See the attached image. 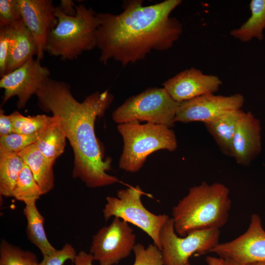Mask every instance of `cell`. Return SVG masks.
<instances>
[{"mask_svg": "<svg viewBox=\"0 0 265 265\" xmlns=\"http://www.w3.org/2000/svg\"><path fill=\"white\" fill-rule=\"evenodd\" d=\"M94 260V257L91 253L80 251L77 254L73 263L74 265H93Z\"/></svg>", "mask_w": 265, "mask_h": 265, "instance_id": "32", "label": "cell"}, {"mask_svg": "<svg viewBox=\"0 0 265 265\" xmlns=\"http://www.w3.org/2000/svg\"><path fill=\"white\" fill-rule=\"evenodd\" d=\"M10 46V26L0 27V76L5 75Z\"/></svg>", "mask_w": 265, "mask_h": 265, "instance_id": "30", "label": "cell"}, {"mask_svg": "<svg viewBox=\"0 0 265 265\" xmlns=\"http://www.w3.org/2000/svg\"><path fill=\"white\" fill-rule=\"evenodd\" d=\"M143 194L141 188L137 186L118 190L117 197L107 196L103 211L104 218L107 221L114 216L136 226L145 232L161 250L159 233L169 217L164 214L157 215L148 211L141 201Z\"/></svg>", "mask_w": 265, "mask_h": 265, "instance_id": "7", "label": "cell"}, {"mask_svg": "<svg viewBox=\"0 0 265 265\" xmlns=\"http://www.w3.org/2000/svg\"><path fill=\"white\" fill-rule=\"evenodd\" d=\"M221 80L217 76L204 74L194 67L186 69L164 81L163 87L176 102L181 103L218 91Z\"/></svg>", "mask_w": 265, "mask_h": 265, "instance_id": "14", "label": "cell"}, {"mask_svg": "<svg viewBox=\"0 0 265 265\" xmlns=\"http://www.w3.org/2000/svg\"><path fill=\"white\" fill-rule=\"evenodd\" d=\"M18 10L26 27L32 34L37 50V59L41 61L46 52L48 35L58 20L52 0H15Z\"/></svg>", "mask_w": 265, "mask_h": 265, "instance_id": "13", "label": "cell"}, {"mask_svg": "<svg viewBox=\"0 0 265 265\" xmlns=\"http://www.w3.org/2000/svg\"><path fill=\"white\" fill-rule=\"evenodd\" d=\"M180 104L163 87L149 88L125 100L113 111L112 118L118 124L146 121L171 128Z\"/></svg>", "mask_w": 265, "mask_h": 265, "instance_id": "6", "label": "cell"}, {"mask_svg": "<svg viewBox=\"0 0 265 265\" xmlns=\"http://www.w3.org/2000/svg\"><path fill=\"white\" fill-rule=\"evenodd\" d=\"M117 130L123 141L119 161L120 169L135 173L143 166L147 157L159 150L174 151L177 139L174 131L163 125L133 121L118 124Z\"/></svg>", "mask_w": 265, "mask_h": 265, "instance_id": "5", "label": "cell"}, {"mask_svg": "<svg viewBox=\"0 0 265 265\" xmlns=\"http://www.w3.org/2000/svg\"><path fill=\"white\" fill-rule=\"evenodd\" d=\"M241 109L230 111L219 118L205 124L220 151L233 157L232 143L238 123L244 113Z\"/></svg>", "mask_w": 265, "mask_h": 265, "instance_id": "18", "label": "cell"}, {"mask_svg": "<svg viewBox=\"0 0 265 265\" xmlns=\"http://www.w3.org/2000/svg\"><path fill=\"white\" fill-rule=\"evenodd\" d=\"M39 132L32 134L14 132L0 136V150L18 153L28 146L34 144Z\"/></svg>", "mask_w": 265, "mask_h": 265, "instance_id": "26", "label": "cell"}, {"mask_svg": "<svg viewBox=\"0 0 265 265\" xmlns=\"http://www.w3.org/2000/svg\"><path fill=\"white\" fill-rule=\"evenodd\" d=\"M224 265H241L232 260L228 259H224Z\"/></svg>", "mask_w": 265, "mask_h": 265, "instance_id": "35", "label": "cell"}, {"mask_svg": "<svg viewBox=\"0 0 265 265\" xmlns=\"http://www.w3.org/2000/svg\"><path fill=\"white\" fill-rule=\"evenodd\" d=\"M58 6L61 10L67 15L74 16L76 14V5L72 0H61Z\"/></svg>", "mask_w": 265, "mask_h": 265, "instance_id": "33", "label": "cell"}, {"mask_svg": "<svg viewBox=\"0 0 265 265\" xmlns=\"http://www.w3.org/2000/svg\"><path fill=\"white\" fill-rule=\"evenodd\" d=\"M206 261L208 265H224V260L220 257L208 256L206 257Z\"/></svg>", "mask_w": 265, "mask_h": 265, "instance_id": "34", "label": "cell"}, {"mask_svg": "<svg viewBox=\"0 0 265 265\" xmlns=\"http://www.w3.org/2000/svg\"><path fill=\"white\" fill-rule=\"evenodd\" d=\"M50 76V70L42 66L40 60L30 58L22 66L0 77V87L4 91L2 104L16 96L18 107L23 108Z\"/></svg>", "mask_w": 265, "mask_h": 265, "instance_id": "12", "label": "cell"}, {"mask_svg": "<svg viewBox=\"0 0 265 265\" xmlns=\"http://www.w3.org/2000/svg\"><path fill=\"white\" fill-rule=\"evenodd\" d=\"M251 16L238 28L230 32L231 36L243 42L256 38L259 41L264 38L265 29V0H252L250 3Z\"/></svg>", "mask_w": 265, "mask_h": 265, "instance_id": "21", "label": "cell"}, {"mask_svg": "<svg viewBox=\"0 0 265 265\" xmlns=\"http://www.w3.org/2000/svg\"><path fill=\"white\" fill-rule=\"evenodd\" d=\"M41 109L57 116L74 155L73 177L86 186L96 188L113 185L118 179L109 175L112 160L105 158L95 132V122L103 116L113 101L108 89L95 92L80 102L73 96L68 84L47 79L35 94Z\"/></svg>", "mask_w": 265, "mask_h": 265, "instance_id": "1", "label": "cell"}, {"mask_svg": "<svg viewBox=\"0 0 265 265\" xmlns=\"http://www.w3.org/2000/svg\"><path fill=\"white\" fill-rule=\"evenodd\" d=\"M24 214L27 220L26 236L28 240L46 256L56 249L50 243L47 237L44 227L45 219L39 212L36 201L25 203Z\"/></svg>", "mask_w": 265, "mask_h": 265, "instance_id": "20", "label": "cell"}, {"mask_svg": "<svg viewBox=\"0 0 265 265\" xmlns=\"http://www.w3.org/2000/svg\"><path fill=\"white\" fill-rule=\"evenodd\" d=\"M142 0H127L119 14L97 13L100 20L97 47L99 61L112 59L123 66L144 59L153 51L171 48L183 33V25L170 16L181 0H165L143 6Z\"/></svg>", "mask_w": 265, "mask_h": 265, "instance_id": "2", "label": "cell"}, {"mask_svg": "<svg viewBox=\"0 0 265 265\" xmlns=\"http://www.w3.org/2000/svg\"><path fill=\"white\" fill-rule=\"evenodd\" d=\"M261 149L260 121L251 112H245L238 123L234 136L233 158L238 164L247 166Z\"/></svg>", "mask_w": 265, "mask_h": 265, "instance_id": "15", "label": "cell"}, {"mask_svg": "<svg viewBox=\"0 0 265 265\" xmlns=\"http://www.w3.org/2000/svg\"><path fill=\"white\" fill-rule=\"evenodd\" d=\"M219 229H208L179 237L173 219L169 217L159 233L163 265H190V256L209 252L219 243Z\"/></svg>", "mask_w": 265, "mask_h": 265, "instance_id": "8", "label": "cell"}, {"mask_svg": "<svg viewBox=\"0 0 265 265\" xmlns=\"http://www.w3.org/2000/svg\"><path fill=\"white\" fill-rule=\"evenodd\" d=\"M21 20L15 0H0V27L10 26Z\"/></svg>", "mask_w": 265, "mask_h": 265, "instance_id": "29", "label": "cell"}, {"mask_svg": "<svg viewBox=\"0 0 265 265\" xmlns=\"http://www.w3.org/2000/svg\"><path fill=\"white\" fill-rule=\"evenodd\" d=\"M247 265H265V262H259V263H255L252 264H250Z\"/></svg>", "mask_w": 265, "mask_h": 265, "instance_id": "36", "label": "cell"}, {"mask_svg": "<svg viewBox=\"0 0 265 265\" xmlns=\"http://www.w3.org/2000/svg\"><path fill=\"white\" fill-rule=\"evenodd\" d=\"M66 139L59 118L53 115L49 124L39 132L34 144L46 158L54 162L64 152Z\"/></svg>", "mask_w": 265, "mask_h": 265, "instance_id": "19", "label": "cell"}, {"mask_svg": "<svg viewBox=\"0 0 265 265\" xmlns=\"http://www.w3.org/2000/svg\"><path fill=\"white\" fill-rule=\"evenodd\" d=\"M230 190L220 183L205 182L189 188L172 209L174 229L181 237L208 229H219L227 222L231 207Z\"/></svg>", "mask_w": 265, "mask_h": 265, "instance_id": "3", "label": "cell"}, {"mask_svg": "<svg viewBox=\"0 0 265 265\" xmlns=\"http://www.w3.org/2000/svg\"><path fill=\"white\" fill-rule=\"evenodd\" d=\"M14 133L10 115H6L2 109L0 110V136Z\"/></svg>", "mask_w": 265, "mask_h": 265, "instance_id": "31", "label": "cell"}, {"mask_svg": "<svg viewBox=\"0 0 265 265\" xmlns=\"http://www.w3.org/2000/svg\"><path fill=\"white\" fill-rule=\"evenodd\" d=\"M37 53L35 41L23 20L10 26V46L5 74L22 66Z\"/></svg>", "mask_w": 265, "mask_h": 265, "instance_id": "16", "label": "cell"}, {"mask_svg": "<svg viewBox=\"0 0 265 265\" xmlns=\"http://www.w3.org/2000/svg\"><path fill=\"white\" fill-rule=\"evenodd\" d=\"M136 235L128 223L114 217L92 238L90 253L99 265H114L127 257L135 245Z\"/></svg>", "mask_w": 265, "mask_h": 265, "instance_id": "9", "label": "cell"}, {"mask_svg": "<svg viewBox=\"0 0 265 265\" xmlns=\"http://www.w3.org/2000/svg\"><path fill=\"white\" fill-rule=\"evenodd\" d=\"M209 252L241 265L265 262V231L260 216L252 214L244 234L231 241L219 243Z\"/></svg>", "mask_w": 265, "mask_h": 265, "instance_id": "11", "label": "cell"}, {"mask_svg": "<svg viewBox=\"0 0 265 265\" xmlns=\"http://www.w3.org/2000/svg\"><path fill=\"white\" fill-rule=\"evenodd\" d=\"M133 251V265H163L161 251L156 245L150 244L145 247L140 243L135 244Z\"/></svg>", "mask_w": 265, "mask_h": 265, "instance_id": "27", "label": "cell"}, {"mask_svg": "<svg viewBox=\"0 0 265 265\" xmlns=\"http://www.w3.org/2000/svg\"><path fill=\"white\" fill-rule=\"evenodd\" d=\"M17 154L30 169L42 195L50 191L54 186L53 170L54 162L46 158L34 144L28 146Z\"/></svg>", "mask_w": 265, "mask_h": 265, "instance_id": "17", "label": "cell"}, {"mask_svg": "<svg viewBox=\"0 0 265 265\" xmlns=\"http://www.w3.org/2000/svg\"><path fill=\"white\" fill-rule=\"evenodd\" d=\"M76 255L73 246L66 243L61 249L56 250L50 255L43 257L38 265H63L68 260L73 263Z\"/></svg>", "mask_w": 265, "mask_h": 265, "instance_id": "28", "label": "cell"}, {"mask_svg": "<svg viewBox=\"0 0 265 265\" xmlns=\"http://www.w3.org/2000/svg\"><path fill=\"white\" fill-rule=\"evenodd\" d=\"M76 15L70 16L55 6L58 23L47 40L46 52L63 61L77 59L83 52L97 47L100 24L97 13L82 4L76 5Z\"/></svg>", "mask_w": 265, "mask_h": 265, "instance_id": "4", "label": "cell"}, {"mask_svg": "<svg viewBox=\"0 0 265 265\" xmlns=\"http://www.w3.org/2000/svg\"><path fill=\"white\" fill-rule=\"evenodd\" d=\"M25 162L15 153L0 150V194L12 197V192Z\"/></svg>", "mask_w": 265, "mask_h": 265, "instance_id": "22", "label": "cell"}, {"mask_svg": "<svg viewBox=\"0 0 265 265\" xmlns=\"http://www.w3.org/2000/svg\"><path fill=\"white\" fill-rule=\"evenodd\" d=\"M244 101L240 93L230 96L206 94L180 103L175 122H201L205 124L230 111L241 109Z\"/></svg>", "mask_w": 265, "mask_h": 265, "instance_id": "10", "label": "cell"}, {"mask_svg": "<svg viewBox=\"0 0 265 265\" xmlns=\"http://www.w3.org/2000/svg\"><path fill=\"white\" fill-rule=\"evenodd\" d=\"M36 255L24 250L4 239L0 245V265H38Z\"/></svg>", "mask_w": 265, "mask_h": 265, "instance_id": "24", "label": "cell"}, {"mask_svg": "<svg viewBox=\"0 0 265 265\" xmlns=\"http://www.w3.org/2000/svg\"><path fill=\"white\" fill-rule=\"evenodd\" d=\"M14 132L32 134L43 130L50 122L52 116L45 114L25 116L18 111L10 114Z\"/></svg>", "mask_w": 265, "mask_h": 265, "instance_id": "25", "label": "cell"}, {"mask_svg": "<svg viewBox=\"0 0 265 265\" xmlns=\"http://www.w3.org/2000/svg\"><path fill=\"white\" fill-rule=\"evenodd\" d=\"M42 195L33 175L25 162L12 192V197L25 203L36 201Z\"/></svg>", "mask_w": 265, "mask_h": 265, "instance_id": "23", "label": "cell"}]
</instances>
